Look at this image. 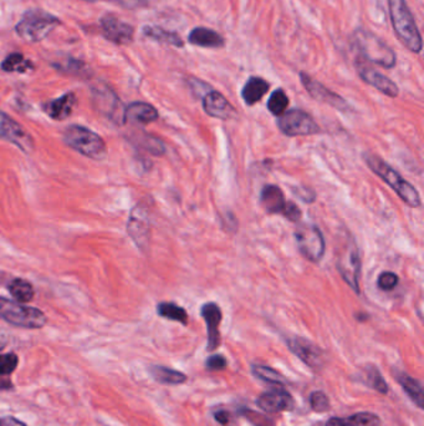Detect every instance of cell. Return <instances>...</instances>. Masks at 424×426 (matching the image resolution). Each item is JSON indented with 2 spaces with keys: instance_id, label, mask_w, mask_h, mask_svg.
Masks as SVG:
<instances>
[{
  "instance_id": "obj_1",
  "label": "cell",
  "mask_w": 424,
  "mask_h": 426,
  "mask_svg": "<svg viewBox=\"0 0 424 426\" xmlns=\"http://www.w3.org/2000/svg\"><path fill=\"white\" fill-rule=\"evenodd\" d=\"M393 30L403 45L413 52H422L423 41L411 9L405 0H388Z\"/></svg>"
},
{
  "instance_id": "obj_2",
  "label": "cell",
  "mask_w": 424,
  "mask_h": 426,
  "mask_svg": "<svg viewBox=\"0 0 424 426\" xmlns=\"http://www.w3.org/2000/svg\"><path fill=\"white\" fill-rule=\"evenodd\" d=\"M363 160L370 170L382 179L383 181L392 188L399 199L405 202L408 206L419 207L422 201L416 187H413L410 182L405 180L401 174L391 168L387 162L374 154H365Z\"/></svg>"
},
{
  "instance_id": "obj_3",
  "label": "cell",
  "mask_w": 424,
  "mask_h": 426,
  "mask_svg": "<svg viewBox=\"0 0 424 426\" xmlns=\"http://www.w3.org/2000/svg\"><path fill=\"white\" fill-rule=\"evenodd\" d=\"M352 44L354 49L360 52L361 57L368 61L385 69H392L393 66H396V52L373 32L366 29H357L352 35Z\"/></svg>"
},
{
  "instance_id": "obj_4",
  "label": "cell",
  "mask_w": 424,
  "mask_h": 426,
  "mask_svg": "<svg viewBox=\"0 0 424 426\" xmlns=\"http://www.w3.org/2000/svg\"><path fill=\"white\" fill-rule=\"evenodd\" d=\"M337 270L354 293L360 294L361 256L356 241L350 233L341 234L337 245Z\"/></svg>"
},
{
  "instance_id": "obj_5",
  "label": "cell",
  "mask_w": 424,
  "mask_h": 426,
  "mask_svg": "<svg viewBox=\"0 0 424 426\" xmlns=\"http://www.w3.org/2000/svg\"><path fill=\"white\" fill-rule=\"evenodd\" d=\"M64 141L71 149L92 160L100 161L107 155V146L103 137L84 126H69L65 130Z\"/></svg>"
},
{
  "instance_id": "obj_6",
  "label": "cell",
  "mask_w": 424,
  "mask_h": 426,
  "mask_svg": "<svg viewBox=\"0 0 424 426\" xmlns=\"http://www.w3.org/2000/svg\"><path fill=\"white\" fill-rule=\"evenodd\" d=\"M60 26V20L41 9H30L23 15L15 26V32L21 39L39 43Z\"/></svg>"
},
{
  "instance_id": "obj_7",
  "label": "cell",
  "mask_w": 424,
  "mask_h": 426,
  "mask_svg": "<svg viewBox=\"0 0 424 426\" xmlns=\"http://www.w3.org/2000/svg\"><path fill=\"white\" fill-rule=\"evenodd\" d=\"M0 318L12 325L26 329H40L46 324L44 312L4 297H0Z\"/></svg>"
},
{
  "instance_id": "obj_8",
  "label": "cell",
  "mask_w": 424,
  "mask_h": 426,
  "mask_svg": "<svg viewBox=\"0 0 424 426\" xmlns=\"http://www.w3.org/2000/svg\"><path fill=\"white\" fill-rule=\"evenodd\" d=\"M294 236L297 248L305 258L312 263L321 261L325 253V239L319 227L311 223H299Z\"/></svg>"
},
{
  "instance_id": "obj_9",
  "label": "cell",
  "mask_w": 424,
  "mask_h": 426,
  "mask_svg": "<svg viewBox=\"0 0 424 426\" xmlns=\"http://www.w3.org/2000/svg\"><path fill=\"white\" fill-rule=\"evenodd\" d=\"M277 126L286 136L315 135L321 131L310 114L299 109L285 111L282 116H279Z\"/></svg>"
},
{
  "instance_id": "obj_10",
  "label": "cell",
  "mask_w": 424,
  "mask_h": 426,
  "mask_svg": "<svg viewBox=\"0 0 424 426\" xmlns=\"http://www.w3.org/2000/svg\"><path fill=\"white\" fill-rule=\"evenodd\" d=\"M92 95H94V103L103 115L109 117L111 121L117 125H123L126 123L125 116L126 108H123L120 99L116 97L115 92L109 88L101 85L94 89Z\"/></svg>"
},
{
  "instance_id": "obj_11",
  "label": "cell",
  "mask_w": 424,
  "mask_h": 426,
  "mask_svg": "<svg viewBox=\"0 0 424 426\" xmlns=\"http://www.w3.org/2000/svg\"><path fill=\"white\" fill-rule=\"evenodd\" d=\"M127 231L137 247L146 251L151 237V221L147 208L143 205H137L129 213Z\"/></svg>"
},
{
  "instance_id": "obj_12",
  "label": "cell",
  "mask_w": 424,
  "mask_h": 426,
  "mask_svg": "<svg viewBox=\"0 0 424 426\" xmlns=\"http://www.w3.org/2000/svg\"><path fill=\"white\" fill-rule=\"evenodd\" d=\"M0 139L12 142L26 154L34 150V140L29 132H26L23 126H20L19 123L3 111H0Z\"/></svg>"
},
{
  "instance_id": "obj_13",
  "label": "cell",
  "mask_w": 424,
  "mask_h": 426,
  "mask_svg": "<svg viewBox=\"0 0 424 426\" xmlns=\"http://www.w3.org/2000/svg\"><path fill=\"white\" fill-rule=\"evenodd\" d=\"M290 352L295 354L301 362L312 369H320L325 363V353L316 345L302 336H293L286 341Z\"/></svg>"
},
{
  "instance_id": "obj_14",
  "label": "cell",
  "mask_w": 424,
  "mask_h": 426,
  "mask_svg": "<svg viewBox=\"0 0 424 426\" xmlns=\"http://www.w3.org/2000/svg\"><path fill=\"white\" fill-rule=\"evenodd\" d=\"M300 80H301V84L304 85V88L306 89L308 94L317 101L330 105V106H332L335 109L340 111H347L351 109L343 97H341L339 94L330 90L321 83H319L315 79L311 78L306 72H304V71L300 72Z\"/></svg>"
},
{
  "instance_id": "obj_15",
  "label": "cell",
  "mask_w": 424,
  "mask_h": 426,
  "mask_svg": "<svg viewBox=\"0 0 424 426\" xmlns=\"http://www.w3.org/2000/svg\"><path fill=\"white\" fill-rule=\"evenodd\" d=\"M257 405L265 413L277 414L293 410L295 403L285 387H274L257 398Z\"/></svg>"
},
{
  "instance_id": "obj_16",
  "label": "cell",
  "mask_w": 424,
  "mask_h": 426,
  "mask_svg": "<svg viewBox=\"0 0 424 426\" xmlns=\"http://www.w3.org/2000/svg\"><path fill=\"white\" fill-rule=\"evenodd\" d=\"M100 24L103 28V37L109 41L125 45L129 44L134 40L135 29L121 19H118L116 15L107 14L100 19Z\"/></svg>"
},
{
  "instance_id": "obj_17",
  "label": "cell",
  "mask_w": 424,
  "mask_h": 426,
  "mask_svg": "<svg viewBox=\"0 0 424 426\" xmlns=\"http://www.w3.org/2000/svg\"><path fill=\"white\" fill-rule=\"evenodd\" d=\"M200 316L204 319L206 324V333H208V352H214L220 345V332L219 325L222 322V310L219 305L214 302H208L203 304L200 308Z\"/></svg>"
},
{
  "instance_id": "obj_18",
  "label": "cell",
  "mask_w": 424,
  "mask_h": 426,
  "mask_svg": "<svg viewBox=\"0 0 424 426\" xmlns=\"http://www.w3.org/2000/svg\"><path fill=\"white\" fill-rule=\"evenodd\" d=\"M203 110L206 111V115L220 120L237 117V111L233 105L218 91L209 90L203 97Z\"/></svg>"
},
{
  "instance_id": "obj_19",
  "label": "cell",
  "mask_w": 424,
  "mask_h": 426,
  "mask_svg": "<svg viewBox=\"0 0 424 426\" xmlns=\"http://www.w3.org/2000/svg\"><path fill=\"white\" fill-rule=\"evenodd\" d=\"M357 71L365 83L376 88L382 94L390 97H399V90L397 84L393 83L391 79L387 78L383 74H381L379 71L363 64H357Z\"/></svg>"
},
{
  "instance_id": "obj_20",
  "label": "cell",
  "mask_w": 424,
  "mask_h": 426,
  "mask_svg": "<svg viewBox=\"0 0 424 426\" xmlns=\"http://www.w3.org/2000/svg\"><path fill=\"white\" fill-rule=\"evenodd\" d=\"M188 43L192 45L200 46V48H212V49H220L224 48L225 40L219 32L208 28H194L188 35Z\"/></svg>"
},
{
  "instance_id": "obj_21",
  "label": "cell",
  "mask_w": 424,
  "mask_h": 426,
  "mask_svg": "<svg viewBox=\"0 0 424 426\" xmlns=\"http://www.w3.org/2000/svg\"><path fill=\"white\" fill-rule=\"evenodd\" d=\"M76 103V97L74 92H67L63 97L52 100L44 105V111L54 120H65L70 116Z\"/></svg>"
},
{
  "instance_id": "obj_22",
  "label": "cell",
  "mask_w": 424,
  "mask_h": 426,
  "mask_svg": "<svg viewBox=\"0 0 424 426\" xmlns=\"http://www.w3.org/2000/svg\"><path fill=\"white\" fill-rule=\"evenodd\" d=\"M260 202L264 210L271 214H282L286 205L285 196L282 188L275 185H266L262 190Z\"/></svg>"
},
{
  "instance_id": "obj_23",
  "label": "cell",
  "mask_w": 424,
  "mask_h": 426,
  "mask_svg": "<svg viewBox=\"0 0 424 426\" xmlns=\"http://www.w3.org/2000/svg\"><path fill=\"white\" fill-rule=\"evenodd\" d=\"M394 378L399 381V385L405 390V394L411 398V400L417 405L419 409L424 407V392L423 387L421 384V381H417L416 378H412L411 375L394 370L393 372Z\"/></svg>"
},
{
  "instance_id": "obj_24",
  "label": "cell",
  "mask_w": 424,
  "mask_h": 426,
  "mask_svg": "<svg viewBox=\"0 0 424 426\" xmlns=\"http://www.w3.org/2000/svg\"><path fill=\"white\" fill-rule=\"evenodd\" d=\"M125 116H126V121L129 120L132 123L147 125V123H153L158 119V111L156 110V108H153L149 103L137 101V103H131L126 108Z\"/></svg>"
},
{
  "instance_id": "obj_25",
  "label": "cell",
  "mask_w": 424,
  "mask_h": 426,
  "mask_svg": "<svg viewBox=\"0 0 424 426\" xmlns=\"http://www.w3.org/2000/svg\"><path fill=\"white\" fill-rule=\"evenodd\" d=\"M382 421L377 414L360 412L347 418H331L326 421V426H381Z\"/></svg>"
},
{
  "instance_id": "obj_26",
  "label": "cell",
  "mask_w": 424,
  "mask_h": 426,
  "mask_svg": "<svg viewBox=\"0 0 424 426\" xmlns=\"http://www.w3.org/2000/svg\"><path fill=\"white\" fill-rule=\"evenodd\" d=\"M269 83L266 80L259 77H251L243 86L242 97L246 105L253 106L263 99L264 95L269 91Z\"/></svg>"
},
{
  "instance_id": "obj_27",
  "label": "cell",
  "mask_w": 424,
  "mask_h": 426,
  "mask_svg": "<svg viewBox=\"0 0 424 426\" xmlns=\"http://www.w3.org/2000/svg\"><path fill=\"white\" fill-rule=\"evenodd\" d=\"M143 34L149 39L156 40L162 44L183 48L184 41L177 32H169L160 26H147L143 28Z\"/></svg>"
},
{
  "instance_id": "obj_28",
  "label": "cell",
  "mask_w": 424,
  "mask_h": 426,
  "mask_svg": "<svg viewBox=\"0 0 424 426\" xmlns=\"http://www.w3.org/2000/svg\"><path fill=\"white\" fill-rule=\"evenodd\" d=\"M149 373L153 376V379L161 384H167V385H180L187 381V375L180 373L178 370L174 369L166 368V367H160V365H154L149 369Z\"/></svg>"
},
{
  "instance_id": "obj_29",
  "label": "cell",
  "mask_w": 424,
  "mask_h": 426,
  "mask_svg": "<svg viewBox=\"0 0 424 426\" xmlns=\"http://www.w3.org/2000/svg\"><path fill=\"white\" fill-rule=\"evenodd\" d=\"M8 291L10 292L12 297L19 303H29L34 298V287L30 282L21 278H15L8 284Z\"/></svg>"
},
{
  "instance_id": "obj_30",
  "label": "cell",
  "mask_w": 424,
  "mask_h": 426,
  "mask_svg": "<svg viewBox=\"0 0 424 426\" xmlns=\"http://www.w3.org/2000/svg\"><path fill=\"white\" fill-rule=\"evenodd\" d=\"M157 313L158 316L166 318L168 321L178 322L183 325L188 324V314H187L186 310L176 303L162 302L157 305Z\"/></svg>"
},
{
  "instance_id": "obj_31",
  "label": "cell",
  "mask_w": 424,
  "mask_h": 426,
  "mask_svg": "<svg viewBox=\"0 0 424 426\" xmlns=\"http://www.w3.org/2000/svg\"><path fill=\"white\" fill-rule=\"evenodd\" d=\"M251 373L254 376H257V379L271 384L274 387H284L285 383H286V379H285L284 375L280 374L275 369L270 368L266 365L255 364V365L251 367Z\"/></svg>"
},
{
  "instance_id": "obj_32",
  "label": "cell",
  "mask_w": 424,
  "mask_h": 426,
  "mask_svg": "<svg viewBox=\"0 0 424 426\" xmlns=\"http://www.w3.org/2000/svg\"><path fill=\"white\" fill-rule=\"evenodd\" d=\"M0 68H1V70L7 71V72H14V71L25 72V71L32 70V63L26 60L23 54L13 52L4 59V61L1 63Z\"/></svg>"
},
{
  "instance_id": "obj_33",
  "label": "cell",
  "mask_w": 424,
  "mask_h": 426,
  "mask_svg": "<svg viewBox=\"0 0 424 426\" xmlns=\"http://www.w3.org/2000/svg\"><path fill=\"white\" fill-rule=\"evenodd\" d=\"M288 105H289V97L286 95V92L283 89H277L270 95L268 100V110L275 116H282L288 109Z\"/></svg>"
},
{
  "instance_id": "obj_34",
  "label": "cell",
  "mask_w": 424,
  "mask_h": 426,
  "mask_svg": "<svg viewBox=\"0 0 424 426\" xmlns=\"http://www.w3.org/2000/svg\"><path fill=\"white\" fill-rule=\"evenodd\" d=\"M366 384L368 387L377 390L381 394H387L388 393V385H387L383 376L379 373V369L376 368V367L367 369Z\"/></svg>"
},
{
  "instance_id": "obj_35",
  "label": "cell",
  "mask_w": 424,
  "mask_h": 426,
  "mask_svg": "<svg viewBox=\"0 0 424 426\" xmlns=\"http://www.w3.org/2000/svg\"><path fill=\"white\" fill-rule=\"evenodd\" d=\"M140 146H141L142 149L148 151L149 154L156 156L163 155L165 151H166L163 142L160 139H157V137H154L152 135L142 136L141 139H140Z\"/></svg>"
},
{
  "instance_id": "obj_36",
  "label": "cell",
  "mask_w": 424,
  "mask_h": 426,
  "mask_svg": "<svg viewBox=\"0 0 424 426\" xmlns=\"http://www.w3.org/2000/svg\"><path fill=\"white\" fill-rule=\"evenodd\" d=\"M310 405H311V409L316 412V413L328 412L330 407H331L328 395L325 394L321 390L314 392L312 394L310 395Z\"/></svg>"
},
{
  "instance_id": "obj_37",
  "label": "cell",
  "mask_w": 424,
  "mask_h": 426,
  "mask_svg": "<svg viewBox=\"0 0 424 426\" xmlns=\"http://www.w3.org/2000/svg\"><path fill=\"white\" fill-rule=\"evenodd\" d=\"M242 414L244 415L245 419L251 423V425L254 426H275L274 420L270 419L266 415L262 413H257L255 410H251L245 407L243 409Z\"/></svg>"
},
{
  "instance_id": "obj_38",
  "label": "cell",
  "mask_w": 424,
  "mask_h": 426,
  "mask_svg": "<svg viewBox=\"0 0 424 426\" xmlns=\"http://www.w3.org/2000/svg\"><path fill=\"white\" fill-rule=\"evenodd\" d=\"M399 282V277L396 273H393V272H383V273L379 274L377 285H379V290L390 292L397 287Z\"/></svg>"
},
{
  "instance_id": "obj_39",
  "label": "cell",
  "mask_w": 424,
  "mask_h": 426,
  "mask_svg": "<svg viewBox=\"0 0 424 426\" xmlns=\"http://www.w3.org/2000/svg\"><path fill=\"white\" fill-rule=\"evenodd\" d=\"M18 355L14 353L9 354L0 355V375H9L13 373L15 368L18 367Z\"/></svg>"
},
{
  "instance_id": "obj_40",
  "label": "cell",
  "mask_w": 424,
  "mask_h": 426,
  "mask_svg": "<svg viewBox=\"0 0 424 426\" xmlns=\"http://www.w3.org/2000/svg\"><path fill=\"white\" fill-rule=\"evenodd\" d=\"M282 214L285 216L288 220L291 221V222H295V223L301 220L302 217L301 210L294 202H286Z\"/></svg>"
},
{
  "instance_id": "obj_41",
  "label": "cell",
  "mask_w": 424,
  "mask_h": 426,
  "mask_svg": "<svg viewBox=\"0 0 424 426\" xmlns=\"http://www.w3.org/2000/svg\"><path fill=\"white\" fill-rule=\"evenodd\" d=\"M226 359H225L223 355L215 354L212 355V356H209L208 359L206 361V368L208 370H212V372H215V370H224L226 368Z\"/></svg>"
},
{
  "instance_id": "obj_42",
  "label": "cell",
  "mask_w": 424,
  "mask_h": 426,
  "mask_svg": "<svg viewBox=\"0 0 424 426\" xmlns=\"http://www.w3.org/2000/svg\"><path fill=\"white\" fill-rule=\"evenodd\" d=\"M116 1L126 9H137L146 7L148 4L147 0H116Z\"/></svg>"
},
{
  "instance_id": "obj_43",
  "label": "cell",
  "mask_w": 424,
  "mask_h": 426,
  "mask_svg": "<svg viewBox=\"0 0 424 426\" xmlns=\"http://www.w3.org/2000/svg\"><path fill=\"white\" fill-rule=\"evenodd\" d=\"M214 419L217 420L220 425L226 426L229 425L231 416V414L228 413V412H225V410H217V412L214 413Z\"/></svg>"
},
{
  "instance_id": "obj_44",
  "label": "cell",
  "mask_w": 424,
  "mask_h": 426,
  "mask_svg": "<svg viewBox=\"0 0 424 426\" xmlns=\"http://www.w3.org/2000/svg\"><path fill=\"white\" fill-rule=\"evenodd\" d=\"M0 426H28L24 423H21L20 420L15 419L13 416H7V418H1L0 419Z\"/></svg>"
},
{
  "instance_id": "obj_45",
  "label": "cell",
  "mask_w": 424,
  "mask_h": 426,
  "mask_svg": "<svg viewBox=\"0 0 424 426\" xmlns=\"http://www.w3.org/2000/svg\"><path fill=\"white\" fill-rule=\"evenodd\" d=\"M8 341H9V336L4 330H0V350L7 347Z\"/></svg>"
},
{
  "instance_id": "obj_46",
  "label": "cell",
  "mask_w": 424,
  "mask_h": 426,
  "mask_svg": "<svg viewBox=\"0 0 424 426\" xmlns=\"http://www.w3.org/2000/svg\"><path fill=\"white\" fill-rule=\"evenodd\" d=\"M86 1H97V0H86Z\"/></svg>"
}]
</instances>
